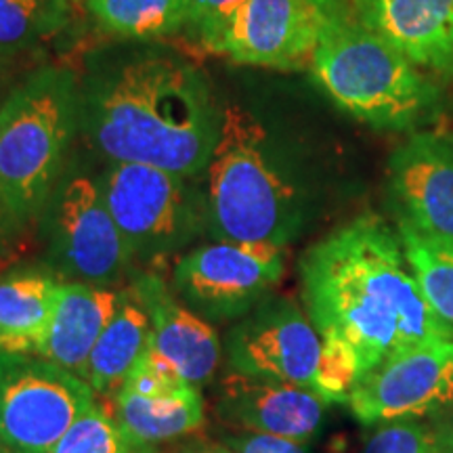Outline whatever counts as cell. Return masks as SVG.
<instances>
[{
	"instance_id": "1",
	"label": "cell",
	"mask_w": 453,
	"mask_h": 453,
	"mask_svg": "<svg viewBox=\"0 0 453 453\" xmlns=\"http://www.w3.org/2000/svg\"><path fill=\"white\" fill-rule=\"evenodd\" d=\"M300 283L315 330L347 344L361 376L405 350L453 338V326L424 298L399 234L378 214H361L313 243L300 258Z\"/></svg>"
},
{
	"instance_id": "2",
	"label": "cell",
	"mask_w": 453,
	"mask_h": 453,
	"mask_svg": "<svg viewBox=\"0 0 453 453\" xmlns=\"http://www.w3.org/2000/svg\"><path fill=\"white\" fill-rule=\"evenodd\" d=\"M84 133L111 164H145L202 179L223 110L197 67L141 55L101 72L81 101Z\"/></svg>"
},
{
	"instance_id": "3",
	"label": "cell",
	"mask_w": 453,
	"mask_h": 453,
	"mask_svg": "<svg viewBox=\"0 0 453 453\" xmlns=\"http://www.w3.org/2000/svg\"><path fill=\"white\" fill-rule=\"evenodd\" d=\"M208 235L219 242L283 248L313 217V196L281 157L269 130L242 105L223 107L206 168Z\"/></svg>"
},
{
	"instance_id": "4",
	"label": "cell",
	"mask_w": 453,
	"mask_h": 453,
	"mask_svg": "<svg viewBox=\"0 0 453 453\" xmlns=\"http://www.w3.org/2000/svg\"><path fill=\"white\" fill-rule=\"evenodd\" d=\"M76 87L70 70L42 67L0 105V197L24 235L61 180L81 116Z\"/></svg>"
},
{
	"instance_id": "5",
	"label": "cell",
	"mask_w": 453,
	"mask_h": 453,
	"mask_svg": "<svg viewBox=\"0 0 453 453\" xmlns=\"http://www.w3.org/2000/svg\"><path fill=\"white\" fill-rule=\"evenodd\" d=\"M311 72L334 104L373 128H410L437 101L426 73L353 9L327 17Z\"/></svg>"
},
{
	"instance_id": "6",
	"label": "cell",
	"mask_w": 453,
	"mask_h": 453,
	"mask_svg": "<svg viewBox=\"0 0 453 453\" xmlns=\"http://www.w3.org/2000/svg\"><path fill=\"white\" fill-rule=\"evenodd\" d=\"M197 179L145 164H110L99 177L105 203L137 260L173 257L208 234V203Z\"/></svg>"
},
{
	"instance_id": "7",
	"label": "cell",
	"mask_w": 453,
	"mask_h": 453,
	"mask_svg": "<svg viewBox=\"0 0 453 453\" xmlns=\"http://www.w3.org/2000/svg\"><path fill=\"white\" fill-rule=\"evenodd\" d=\"M41 226L47 267L64 281L111 288L133 267L134 257L107 208L99 179L72 174L59 180Z\"/></svg>"
},
{
	"instance_id": "8",
	"label": "cell",
	"mask_w": 453,
	"mask_h": 453,
	"mask_svg": "<svg viewBox=\"0 0 453 453\" xmlns=\"http://www.w3.org/2000/svg\"><path fill=\"white\" fill-rule=\"evenodd\" d=\"M93 403L76 373L38 355L0 353V437L11 453H50Z\"/></svg>"
},
{
	"instance_id": "9",
	"label": "cell",
	"mask_w": 453,
	"mask_h": 453,
	"mask_svg": "<svg viewBox=\"0 0 453 453\" xmlns=\"http://www.w3.org/2000/svg\"><path fill=\"white\" fill-rule=\"evenodd\" d=\"M283 273V248L214 240L177 260L173 292L208 324H226L269 298Z\"/></svg>"
},
{
	"instance_id": "10",
	"label": "cell",
	"mask_w": 453,
	"mask_h": 453,
	"mask_svg": "<svg viewBox=\"0 0 453 453\" xmlns=\"http://www.w3.org/2000/svg\"><path fill=\"white\" fill-rule=\"evenodd\" d=\"M321 336L288 296L271 294L226 332V370L315 390Z\"/></svg>"
},
{
	"instance_id": "11",
	"label": "cell",
	"mask_w": 453,
	"mask_h": 453,
	"mask_svg": "<svg viewBox=\"0 0 453 453\" xmlns=\"http://www.w3.org/2000/svg\"><path fill=\"white\" fill-rule=\"evenodd\" d=\"M364 426L453 407V338L422 344L364 373L349 396Z\"/></svg>"
},
{
	"instance_id": "12",
	"label": "cell",
	"mask_w": 453,
	"mask_h": 453,
	"mask_svg": "<svg viewBox=\"0 0 453 453\" xmlns=\"http://www.w3.org/2000/svg\"><path fill=\"white\" fill-rule=\"evenodd\" d=\"M326 17L313 0H248L226 27L217 53L235 64L311 67Z\"/></svg>"
},
{
	"instance_id": "13",
	"label": "cell",
	"mask_w": 453,
	"mask_h": 453,
	"mask_svg": "<svg viewBox=\"0 0 453 453\" xmlns=\"http://www.w3.org/2000/svg\"><path fill=\"white\" fill-rule=\"evenodd\" d=\"M327 401L315 390L229 370L214 388V413L231 430L311 441L326 422Z\"/></svg>"
},
{
	"instance_id": "14",
	"label": "cell",
	"mask_w": 453,
	"mask_h": 453,
	"mask_svg": "<svg viewBox=\"0 0 453 453\" xmlns=\"http://www.w3.org/2000/svg\"><path fill=\"white\" fill-rule=\"evenodd\" d=\"M388 191L396 223L418 234L453 240V143L418 133L388 162Z\"/></svg>"
},
{
	"instance_id": "15",
	"label": "cell",
	"mask_w": 453,
	"mask_h": 453,
	"mask_svg": "<svg viewBox=\"0 0 453 453\" xmlns=\"http://www.w3.org/2000/svg\"><path fill=\"white\" fill-rule=\"evenodd\" d=\"M151 317L150 347L162 355L187 384L203 388L219 370L223 344L212 324L177 300L154 273H141L130 283Z\"/></svg>"
},
{
	"instance_id": "16",
	"label": "cell",
	"mask_w": 453,
	"mask_h": 453,
	"mask_svg": "<svg viewBox=\"0 0 453 453\" xmlns=\"http://www.w3.org/2000/svg\"><path fill=\"white\" fill-rule=\"evenodd\" d=\"M350 7L413 65L453 76V0H350Z\"/></svg>"
},
{
	"instance_id": "17",
	"label": "cell",
	"mask_w": 453,
	"mask_h": 453,
	"mask_svg": "<svg viewBox=\"0 0 453 453\" xmlns=\"http://www.w3.org/2000/svg\"><path fill=\"white\" fill-rule=\"evenodd\" d=\"M124 290L64 281L57 296L53 324L38 357L82 378L95 344L122 304Z\"/></svg>"
},
{
	"instance_id": "18",
	"label": "cell",
	"mask_w": 453,
	"mask_h": 453,
	"mask_svg": "<svg viewBox=\"0 0 453 453\" xmlns=\"http://www.w3.org/2000/svg\"><path fill=\"white\" fill-rule=\"evenodd\" d=\"M61 283L49 267H15L0 275V353H41Z\"/></svg>"
},
{
	"instance_id": "19",
	"label": "cell",
	"mask_w": 453,
	"mask_h": 453,
	"mask_svg": "<svg viewBox=\"0 0 453 453\" xmlns=\"http://www.w3.org/2000/svg\"><path fill=\"white\" fill-rule=\"evenodd\" d=\"M151 317L145 304L134 296V292L124 290L122 304L116 315L101 334L87 367L82 372V380L90 384L95 395L116 396L124 380L150 347Z\"/></svg>"
},
{
	"instance_id": "20",
	"label": "cell",
	"mask_w": 453,
	"mask_h": 453,
	"mask_svg": "<svg viewBox=\"0 0 453 453\" xmlns=\"http://www.w3.org/2000/svg\"><path fill=\"white\" fill-rule=\"evenodd\" d=\"M113 418L130 437L154 445L194 434L206 422L202 390L185 384L160 396H141L120 388L113 396Z\"/></svg>"
},
{
	"instance_id": "21",
	"label": "cell",
	"mask_w": 453,
	"mask_h": 453,
	"mask_svg": "<svg viewBox=\"0 0 453 453\" xmlns=\"http://www.w3.org/2000/svg\"><path fill=\"white\" fill-rule=\"evenodd\" d=\"M88 13L122 38H162L189 24L191 0H87Z\"/></svg>"
},
{
	"instance_id": "22",
	"label": "cell",
	"mask_w": 453,
	"mask_h": 453,
	"mask_svg": "<svg viewBox=\"0 0 453 453\" xmlns=\"http://www.w3.org/2000/svg\"><path fill=\"white\" fill-rule=\"evenodd\" d=\"M67 0H0V57L30 53L64 30Z\"/></svg>"
},
{
	"instance_id": "23",
	"label": "cell",
	"mask_w": 453,
	"mask_h": 453,
	"mask_svg": "<svg viewBox=\"0 0 453 453\" xmlns=\"http://www.w3.org/2000/svg\"><path fill=\"white\" fill-rule=\"evenodd\" d=\"M396 225L424 298L441 319L453 326V240L422 235L405 223Z\"/></svg>"
},
{
	"instance_id": "24",
	"label": "cell",
	"mask_w": 453,
	"mask_h": 453,
	"mask_svg": "<svg viewBox=\"0 0 453 453\" xmlns=\"http://www.w3.org/2000/svg\"><path fill=\"white\" fill-rule=\"evenodd\" d=\"M50 453H156L124 430L104 405L93 403Z\"/></svg>"
},
{
	"instance_id": "25",
	"label": "cell",
	"mask_w": 453,
	"mask_h": 453,
	"mask_svg": "<svg viewBox=\"0 0 453 453\" xmlns=\"http://www.w3.org/2000/svg\"><path fill=\"white\" fill-rule=\"evenodd\" d=\"M321 342L315 393L324 396L327 403H347L361 378L359 361L353 350L336 338H321Z\"/></svg>"
},
{
	"instance_id": "26",
	"label": "cell",
	"mask_w": 453,
	"mask_h": 453,
	"mask_svg": "<svg viewBox=\"0 0 453 453\" xmlns=\"http://www.w3.org/2000/svg\"><path fill=\"white\" fill-rule=\"evenodd\" d=\"M364 453H439L434 430L416 418L376 424Z\"/></svg>"
},
{
	"instance_id": "27",
	"label": "cell",
	"mask_w": 453,
	"mask_h": 453,
	"mask_svg": "<svg viewBox=\"0 0 453 453\" xmlns=\"http://www.w3.org/2000/svg\"><path fill=\"white\" fill-rule=\"evenodd\" d=\"M248 0H191L189 27L203 47L217 53L234 15Z\"/></svg>"
},
{
	"instance_id": "28",
	"label": "cell",
	"mask_w": 453,
	"mask_h": 453,
	"mask_svg": "<svg viewBox=\"0 0 453 453\" xmlns=\"http://www.w3.org/2000/svg\"><path fill=\"white\" fill-rule=\"evenodd\" d=\"M185 384L187 382L179 376L177 370L162 355H157L154 349L147 347L141 359L130 370L122 388L141 396H160L170 393V390L185 387Z\"/></svg>"
},
{
	"instance_id": "29",
	"label": "cell",
	"mask_w": 453,
	"mask_h": 453,
	"mask_svg": "<svg viewBox=\"0 0 453 453\" xmlns=\"http://www.w3.org/2000/svg\"><path fill=\"white\" fill-rule=\"evenodd\" d=\"M219 441L234 453H311L309 441L250 433V430H231V433L225 430Z\"/></svg>"
},
{
	"instance_id": "30",
	"label": "cell",
	"mask_w": 453,
	"mask_h": 453,
	"mask_svg": "<svg viewBox=\"0 0 453 453\" xmlns=\"http://www.w3.org/2000/svg\"><path fill=\"white\" fill-rule=\"evenodd\" d=\"M21 237H24V234L15 225V220L11 219L7 206L0 197V263H11L15 258Z\"/></svg>"
},
{
	"instance_id": "31",
	"label": "cell",
	"mask_w": 453,
	"mask_h": 453,
	"mask_svg": "<svg viewBox=\"0 0 453 453\" xmlns=\"http://www.w3.org/2000/svg\"><path fill=\"white\" fill-rule=\"evenodd\" d=\"M168 453H234L229 447L220 443V441H208V439H196L187 441V443L174 447Z\"/></svg>"
},
{
	"instance_id": "32",
	"label": "cell",
	"mask_w": 453,
	"mask_h": 453,
	"mask_svg": "<svg viewBox=\"0 0 453 453\" xmlns=\"http://www.w3.org/2000/svg\"><path fill=\"white\" fill-rule=\"evenodd\" d=\"M434 437H437L439 453H453V407L447 410L445 420L434 430Z\"/></svg>"
},
{
	"instance_id": "33",
	"label": "cell",
	"mask_w": 453,
	"mask_h": 453,
	"mask_svg": "<svg viewBox=\"0 0 453 453\" xmlns=\"http://www.w3.org/2000/svg\"><path fill=\"white\" fill-rule=\"evenodd\" d=\"M9 61L7 59H3V57H0V81H3V73H4V65H7Z\"/></svg>"
},
{
	"instance_id": "34",
	"label": "cell",
	"mask_w": 453,
	"mask_h": 453,
	"mask_svg": "<svg viewBox=\"0 0 453 453\" xmlns=\"http://www.w3.org/2000/svg\"><path fill=\"white\" fill-rule=\"evenodd\" d=\"M0 453H11L7 443H4V441H3V437H0Z\"/></svg>"
}]
</instances>
